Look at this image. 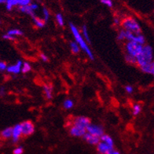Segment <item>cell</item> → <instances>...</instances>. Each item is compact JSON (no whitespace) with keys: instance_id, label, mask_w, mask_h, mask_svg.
<instances>
[{"instance_id":"603a6c76","label":"cell","mask_w":154,"mask_h":154,"mask_svg":"<svg viewBox=\"0 0 154 154\" xmlns=\"http://www.w3.org/2000/svg\"><path fill=\"white\" fill-rule=\"evenodd\" d=\"M6 34L16 37V36H20V35H23V31L19 29H11L10 31H8Z\"/></svg>"},{"instance_id":"5bb4252c","label":"cell","mask_w":154,"mask_h":154,"mask_svg":"<svg viewBox=\"0 0 154 154\" xmlns=\"http://www.w3.org/2000/svg\"><path fill=\"white\" fill-rule=\"evenodd\" d=\"M140 69L142 70V71H143L144 73H146V74H152V75H153L154 74L153 62H151L149 63H147V64L140 66Z\"/></svg>"},{"instance_id":"2e32d148","label":"cell","mask_w":154,"mask_h":154,"mask_svg":"<svg viewBox=\"0 0 154 154\" xmlns=\"http://www.w3.org/2000/svg\"><path fill=\"white\" fill-rule=\"evenodd\" d=\"M12 130H13V128H6L3 129L0 132V138L3 139H10L12 137Z\"/></svg>"},{"instance_id":"b9f144b4","label":"cell","mask_w":154,"mask_h":154,"mask_svg":"<svg viewBox=\"0 0 154 154\" xmlns=\"http://www.w3.org/2000/svg\"><path fill=\"white\" fill-rule=\"evenodd\" d=\"M0 23H1V21H0Z\"/></svg>"},{"instance_id":"4316f807","label":"cell","mask_w":154,"mask_h":154,"mask_svg":"<svg viewBox=\"0 0 154 154\" xmlns=\"http://www.w3.org/2000/svg\"><path fill=\"white\" fill-rule=\"evenodd\" d=\"M73 106H74V103H73V101L71 100H64V103H63V106L67 109H72V108L73 107Z\"/></svg>"},{"instance_id":"ab89813d","label":"cell","mask_w":154,"mask_h":154,"mask_svg":"<svg viewBox=\"0 0 154 154\" xmlns=\"http://www.w3.org/2000/svg\"><path fill=\"white\" fill-rule=\"evenodd\" d=\"M4 94H5V90H4L3 88H2L0 89V96H4Z\"/></svg>"},{"instance_id":"f546056e","label":"cell","mask_w":154,"mask_h":154,"mask_svg":"<svg viewBox=\"0 0 154 154\" xmlns=\"http://www.w3.org/2000/svg\"><path fill=\"white\" fill-rule=\"evenodd\" d=\"M100 2H102V4L105 5L108 7H113V3L112 0H100Z\"/></svg>"},{"instance_id":"1f68e13d","label":"cell","mask_w":154,"mask_h":154,"mask_svg":"<svg viewBox=\"0 0 154 154\" xmlns=\"http://www.w3.org/2000/svg\"><path fill=\"white\" fill-rule=\"evenodd\" d=\"M31 0H19V3H18V6H27V5H29L31 3Z\"/></svg>"},{"instance_id":"f35d334b","label":"cell","mask_w":154,"mask_h":154,"mask_svg":"<svg viewBox=\"0 0 154 154\" xmlns=\"http://www.w3.org/2000/svg\"><path fill=\"white\" fill-rule=\"evenodd\" d=\"M108 154H120V152H118V151H116V150H115V149H112L110 152H109V153Z\"/></svg>"},{"instance_id":"44dd1931","label":"cell","mask_w":154,"mask_h":154,"mask_svg":"<svg viewBox=\"0 0 154 154\" xmlns=\"http://www.w3.org/2000/svg\"><path fill=\"white\" fill-rule=\"evenodd\" d=\"M69 45H70L71 50H72V52L74 53V54H78V53H80V48L76 42H70Z\"/></svg>"},{"instance_id":"ac0fdd59","label":"cell","mask_w":154,"mask_h":154,"mask_svg":"<svg viewBox=\"0 0 154 154\" xmlns=\"http://www.w3.org/2000/svg\"><path fill=\"white\" fill-rule=\"evenodd\" d=\"M100 141H102L103 143H106V144H108L111 147L114 148V142H113V139L109 135L103 134L102 136L100 137Z\"/></svg>"},{"instance_id":"4fadbf2b","label":"cell","mask_w":154,"mask_h":154,"mask_svg":"<svg viewBox=\"0 0 154 154\" xmlns=\"http://www.w3.org/2000/svg\"><path fill=\"white\" fill-rule=\"evenodd\" d=\"M83 138H84V139L86 141L87 143H89L90 145H92V146H96L100 142V138L94 136V135H91V134L88 132L85 133Z\"/></svg>"},{"instance_id":"83f0119b","label":"cell","mask_w":154,"mask_h":154,"mask_svg":"<svg viewBox=\"0 0 154 154\" xmlns=\"http://www.w3.org/2000/svg\"><path fill=\"white\" fill-rule=\"evenodd\" d=\"M125 59H126L127 62L129 63H131V64H136V59L135 57H132L131 56H129V55L126 54Z\"/></svg>"},{"instance_id":"60d3db41","label":"cell","mask_w":154,"mask_h":154,"mask_svg":"<svg viewBox=\"0 0 154 154\" xmlns=\"http://www.w3.org/2000/svg\"><path fill=\"white\" fill-rule=\"evenodd\" d=\"M6 0H0V4L6 3Z\"/></svg>"},{"instance_id":"e0dca14e","label":"cell","mask_w":154,"mask_h":154,"mask_svg":"<svg viewBox=\"0 0 154 154\" xmlns=\"http://www.w3.org/2000/svg\"><path fill=\"white\" fill-rule=\"evenodd\" d=\"M43 92L47 100H51L53 97V88L51 85H45L43 86Z\"/></svg>"},{"instance_id":"3957f363","label":"cell","mask_w":154,"mask_h":154,"mask_svg":"<svg viewBox=\"0 0 154 154\" xmlns=\"http://www.w3.org/2000/svg\"><path fill=\"white\" fill-rule=\"evenodd\" d=\"M121 27L125 31H127L135 35H139L142 32V29L136 20L132 17H126L120 21Z\"/></svg>"},{"instance_id":"cb8c5ba5","label":"cell","mask_w":154,"mask_h":154,"mask_svg":"<svg viewBox=\"0 0 154 154\" xmlns=\"http://www.w3.org/2000/svg\"><path fill=\"white\" fill-rule=\"evenodd\" d=\"M31 70V65H30L28 63L25 62V63H24L23 64H22V66H21V72L22 73H24V74H26V73L29 72Z\"/></svg>"},{"instance_id":"ffe728a7","label":"cell","mask_w":154,"mask_h":154,"mask_svg":"<svg viewBox=\"0 0 154 154\" xmlns=\"http://www.w3.org/2000/svg\"><path fill=\"white\" fill-rule=\"evenodd\" d=\"M19 0H6V7L7 10H11L14 6H18Z\"/></svg>"},{"instance_id":"8fae6325","label":"cell","mask_w":154,"mask_h":154,"mask_svg":"<svg viewBox=\"0 0 154 154\" xmlns=\"http://www.w3.org/2000/svg\"><path fill=\"white\" fill-rule=\"evenodd\" d=\"M86 132V129L80 128L74 125H72L69 128V134L73 137H78V138L83 137Z\"/></svg>"},{"instance_id":"d6986e66","label":"cell","mask_w":154,"mask_h":154,"mask_svg":"<svg viewBox=\"0 0 154 154\" xmlns=\"http://www.w3.org/2000/svg\"><path fill=\"white\" fill-rule=\"evenodd\" d=\"M32 20H33L34 24H35V27H39V28H42V27H43L45 26L46 21L44 20L40 19V18L39 17H32Z\"/></svg>"},{"instance_id":"6da1fadb","label":"cell","mask_w":154,"mask_h":154,"mask_svg":"<svg viewBox=\"0 0 154 154\" xmlns=\"http://www.w3.org/2000/svg\"><path fill=\"white\" fill-rule=\"evenodd\" d=\"M69 26H70L71 31H72V35L74 36L75 40H76V42L78 44V45L80 46V49H82V50H84V52L86 53V54L87 55L88 57H89L90 60H94V55H93V53H92V51L90 50V49L89 48V46H88L87 43L86 41L84 40V38L81 36L80 31L77 29V27H76L72 23H70Z\"/></svg>"},{"instance_id":"d590c367","label":"cell","mask_w":154,"mask_h":154,"mask_svg":"<svg viewBox=\"0 0 154 154\" xmlns=\"http://www.w3.org/2000/svg\"><path fill=\"white\" fill-rule=\"evenodd\" d=\"M29 6H30V7L31 8V10H33L34 12L39 9V5H38L37 3H30Z\"/></svg>"},{"instance_id":"836d02e7","label":"cell","mask_w":154,"mask_h":154,"mask_svg":"<svg viewBox=\"0 0 154 154\" xmlns=\"http://www.w3.org/2000/svg\"><path fill=\"white\" fill-rule=\"evenodd\" d=\"M6 67H7V65H6V63L0 61V71H4V70H6Z\"/></svg>"},{"instance_id":"74e56055","label":"cell","mask_w":154,"mask_h":154,"mask_svg":"<svg viewBox=\"0 0 154 154\" xmlns=\"http://www.w3.org/2000/svg\"><path fill=\"white\" fill-rule=\"evenodd\" d=\"M120 20L118 19V18H114V23H115V24H116V25H120Z\"/></svg>"},{"instance_id":"d6a6232c","label":"cell","mask_w":154,"mask_h":154,"mask_svg":"<svg viewBox=\"0 0 154 154\" xmlns=\"http://www.w3.org/2000/svg\"><path fill=\"white\" fill-rule=\"evenodd\" d=\"M2 38L6 40H10V41H14L16 39V37L14 36H12L10 35H8V34H5L4 35H2Z\"/></svg>"},{"instance_id":"8d00e7d4","label":"cell","mask_w":154,"mask_h":154,"mask_svg":"<svg viewBox=\"0 0 154 154\" xmlns=\"http://www.w3.org/2000/svg\"><path fill=\"white\" fill-rule=\"evenodd\" d=\"M39 57H40V58H41L42 60L44 61V62H47V61H48V57H47V56H46V54H44V53H40Z\"/></svg>"},{"instance_id":"5b68a950","label":"cell","mask_w":154,"mask_h":154,"mask_svg":"<svg viewBox=\"0 0 154 154\" xmlns=\"http://www.w3.org/2000/svg\"><path fill=\"white\" fill-rule=\"evenodd\" d=\"M143 45L139 44L133 41H127L125 44V50H126V54L129 55L132 57H136L141 53L143 50Z\"/></svg>"},{"instance_id":"7a4b0ae2","label":"cell","mask_w":154,"mask_h":154,"mask_svg":"<svg viewBox=\"0 0 154 154\" xmlns=\"http://www.w3.org/2000/svg\"><path fill=\"white\" fill-rule=\"evenodd\" d=\"M153 53L152 48L150 45H143V50L140 54L136 57V64L140 66L152 62Z\"/></svg>"},{"instance_id":"f1b7e54d","label":"cell","mask_w":154,"mask_h":154,"mask_svg":"<svg viewBox=\"0 0 154 154\" xmlns=\"http://www.w3.org/2000/svg\"><path fill=\"white\" fill-rule=\"evenodd\" d=\"M43 17H44V20L45 21H47L48 20V19H49L50 17V13L49 11H48V10H47V8H43Z\"/></svg>"},{"instance_id":"4dcf8cb0","label":"cell","mask_w":154,"mask_h":154,"mask_svg":"<svg viewBox=\"0 0 154 154\" xmlns=\"http://www.w3.org/2000/svg\"><path fill=\"white\" fill-rule=\"evenodd\" d=\"M24 152V149L22 146H18L15 148L13 151L14 154H22Z\"/></svg>"},{"instance_id":"ba28073f","label":"cell","mask_w":154,"mask_h":154,"mask_svg":"<svg viewBox=\"0 0 154 154\" xmlns=\"http://www.w3.org/2000/svg\"><path fill=\"white\" fill-rule=\"evenodd\" d=\"M86 131L94 136L98 137V138H100L104 134L103 128L102 126L97 125H90V124L86 128Z\"/></svg>"},{"instance_id":"9a60e30c","label":"cell","mask_w":154,"mask_h":154,"mask_svg":"<svg viewBox=\"0 0 154 154\" xmlns=\"http://www.w3.org/2000/svg\"><path fill=\"white\" fill-rule=\"evenodd\" d=\"M19 10L23 14H28V15L31 16V17H34L35 16V12L31 10V8L30 7L29 5H27V6H21L19 7Z\"/></svg>"},{"instance_id":"52a82bcc","label":"cell","mask_w":154,"mask_h":154,"mask_svg":"<svg viewBox=\"0 0 154 154\" xmlns=\"http://www.w3.org/2000/svg\"><path fill=\"white\" fill-rule=\"evenodd\" d=\"M72 124L74 126L80 128L86 129L87 126L90 124V119L87 117H84V116H80V117H75L74 120L72 121Z\"/></svg>"},{"instance_id":"e575fe53","label":"cell","mask_w":154,"mask_h":154,"mask_svg":"<svg viewBox=\"0 0 154 154\" xmlns=\"http://www.w3.org/2000/svg\"><path fill=\"white\" fill-rule=\"evenodd\" d=\"M125 90H126V92H127L128 94H131L133 92H134V88H133L132 86L131 85L126 86V87H125Z\"/></svg>"},{"instance_id":"277c9868","label":"cell","mask_w":154,"mask_h":154,"mask_svg":"<svg viewBox=\"0 0 154 154\" xmlns=\"http://www.w3.org/2000/svg\"><path fill=\"white\" fill-rule=\"evenodd\" d=\"M117 39L119 41H125V40H127V41H133L143 45H144L145 43H146V39H145V37L142 34L135 35V34L131 33V32L125 31L123 29L121 30L119 32L118 36H117Z\"/></svg>"},{"instance_id":"7402d4cb","label":"cell","mask_w":154,"mask_h":154,"mask_svg":"<svg viewBox=\"0 0 154 154\" xmlns=\"http://www.w3.org/2000/svg\"><path fill=\"white\" fill-rule=\"evenodd\" d=\"M142 111V106L139 103H135L134 104L132 108V113L134 116L139 115V113Z\"/></svg>"},{"instance_id":"484cf974","label":"cell","mask_w":154,"mask_h":154,"mask_svg":"<svg viewBox=\"0 0 154 154\" xmlns=\"http://www.w3.org/2000/svg\"><path fill=\"white\" fill-rule=\"evenodd\" d=\"M83 34H84V38L86 40L87 42H90V37H89V34H88V31H87V27L86 25L83 26Z\"/></svg>"},{"instance_id":"30bf717a","label":"cell","mask_w":154,"mask_h":154,"mask_svg":"<svg viewBox=\"0 0 154 154\" xmlns=\"http://www.w3.org/2000/svg\"><path fill=\"white\" fill-rule=\"evenodd\" d=\"M23 63L21 60H18L17 62V63L14 65H10V66H8L6 67V71L8 73H10V74H18L21 72V66Z\"/></svg>"},{"instance_id":"d4e9b609","label":"cell","mask_w":154,"mask_h":154,"mask_svg":"<svg viewBox=\"0 0 154 154\" xmlns=\"http://www.w3.org/2000/svg\"><path fill=\"white\" fill-rule=\"evenodd\" d=\"M56 21L57 23L59 26L61 27H63L64 24V18H63V16L61 14H57L56 15Z\"/></svg>"},{"instance_id":"9c48e42d","label":"cell","mask_w":154,"mask_h":154,"mask_svg":"<svg viewBox=\"0 0 154 154\" xmlns=\"http://www.w3.org/2000/svg\"><path fill=\"white\" fill-rule=\"evenodd\" d=\"M22 135L21 132V124L16 125L12 130V141L14 143H17L20 140V138Z\"/></svg>"},{"instance_id":"8992f818","label":"cell","mask_w":154,"mask_h":154,"mask_svg":"<svg viewBox=\"0 0 154 154\" xmlns=\"http://www.w3.org/2000/svg\"><path fill=\"white\" fill-rule=\"evenodd\" d=\"M21 132L22 135L24 136H28L33 134L35 131V126L33 123L30 121H25L21 124Z\"/></svg>"},{"instance_id":"7c38bea8","label":"cell","mask_w":154,"mask_h":154,"mask_svg":"<svg viewBox=\"0 0 154 154\" xmlns=\"http://www.w3.org/2000/svg\"><path fill=\"white\" fill-rule=\"evenodd\" d=\"M96 146H97V150L100 154H108L109 152L113 149V147H111L106 143L102 142V141H100Z\"/></svg>"}]
</instances>
